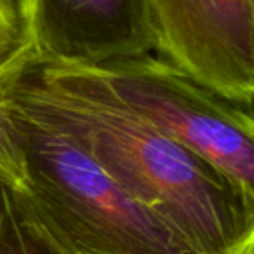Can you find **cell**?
<instances>
[{"mask_svg": "<svg viewBox=\"0 0 254 254\" xmlns=\"http://www.w3.org/2000/svg\"><path fill=\"white\" fill-rule=\"evenodd\" d=\"M40 92L96 159L198 254H254V209L214 166L106 99L51 80L26 49Z\"/></svg>", "mask_w": 254, "mask_h": 254, "instance_id": "cell-2", "label": "cell"}, {"mask_svg": "<svg viewBox=\"0 0 254 254\" xmlns=\"http://www.w3.org/2000/svg\"><path fill=\"white\" fill-rule=\"evenodd\" d=\"M0 187L25 191V171L0 106Z\"/></svg>", "mask_w": 254, "mask_h": 254, "instance_id": "cell-8", "label": "cell"}, {"mask_svg": "<svg viewBox=\"0 0 254 254\" xmlns=\"http://www.w3.org/2000/svg\"><path fill=\"white\" fill-rule=\"evenodd\" d=\"M26 49L64 66H101L153 51L146 0H18Z\"/></svg>", "mask_w": 254, "mask_h": 254, "instance_id": "cell-5", "label": "cell"}, {"mask_svg": "<svg viewBox=\"0 0 254 254\" xmlns=\"http://www.w3.org/2000/svg\"><path fill=\"white\" fill-rule=\"evenodd\" d=\"M70 91L106 99L214 166L254 209V115L150 54L101 66L39 61Z\"/></svg>", "mask_w": 254, "mask_h": 254, "instance_id": "cell-3", "label": "cell"}, {"mask_svg": "<svg viewBox=\"0 0 254 254\" xmlns=\"http://www.w3.org/2000/svg\"><path fill=\"white\" fill-rule=\"evenodd\" d=\"M160 60L254 110V0H146Z\"/></svg>", "mask_w": 254, "mask_h": 254, "instance_id": "cell-4", "label": "cell"}, {"mask_svg": "<svg viewBox=\"0 0 254 254\" xmlns=\"http://www.w3.org/2000/svg\"><path fill=\"white\" fill-rule=\"evenodd\" d=\"M0 254H68L25 191L0 187Z\"/></svg>", "mask_w": 254, "mask_h": 254, "instance_id": "cell-6", "label": "cell"}, {"mask_svg": "<svg viewBox=\"0 0 254 254\" xmlns=\"http://www.w3.org/2000/svg\"><path fill=\"white\" fill-rule=\"evenodd\" d=\"M0 106L23 164L26 197L68 254H198L51 108L26 49L0 70Z\"/></svg>", "mask_w": 254, "mask_h": 254, "instance_id": "cell-1", "label": "cell"}, {"mask_svg": "<svg viewBox=\"0 0 254 254\" xmlns=\"http://www.w3.org/2000/svg\"><path fill=\"white\" fill-rule=\"evenodd\" d=\"M26 49L25 25L18 0H0V70Z\"/></svg>", "mask_w": 254, "mask_h": 254, "instance_id": "cell-7", "label": "cell"}]
</instances>
